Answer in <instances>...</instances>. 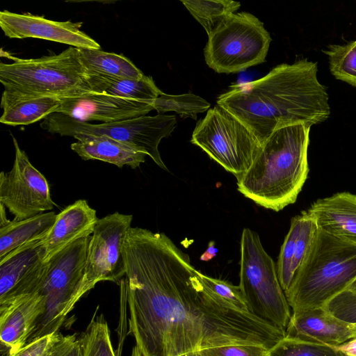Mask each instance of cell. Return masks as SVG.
<instances>
[{
  "label": "cell",
  "mask_w": 356,
  "mask_h": 356,
  "mask_svg": "<svg viewBox=\"0 0 356 356\" xmlns=\"http://www.w3.org/2000/svg\"><path fill=\"white\" fill-rule=\"evenodd\" d=\"M58 335L53 333L35 339L7 356H48Z\"/></svg>",
  "instance_id": "cell-34"
},
{
  "label": "cell",
  "mask_w": 356,
  "mask_h": 356,
  "mask_svg": "<svg viewBox=\"0 0 356 356\" xmlns=\"http://www.w3.org/2000/svg\"><path fill=\"white\" fill-rule=\"evenodd\" d=\"M13 138L15 160L9 172L0 174V203L14 216V220H20L51 210L55 204L47 179Z\"/></svg>",
  "instance_id": "cell-12"
},
{
  "label": "cell",
  "mask_w": 356,
  "mask_h": 356,
  "mask_svg": "<svg viewBox=\"0 0 356 356\" xmlns=\"http://www.w3.org/2000/svg\"><path fill=\"white\" fill-rule=\"evenodd\" d=\"M218 251V248L215 246V242L211 241L208 244L207 249L200 256V259L203 261H209L216 256Z\"/></svg>",
  "instance_id": "cell-37"
},
{
  "label": "cell",
  "mask_w": 356,
  "mask_h": 356,
  "mask_svg": "<svg viewBox=\"0 0 356 356\" xmlns=\"http://www.w3.org/2000/svg\"><path fill=\"white\" fill-rule=\"evenodd\" d=\"M90 74L81 62L79 49L70 47L58 54L38 58H14L0 63L4 92L15 96H49L59 99L95 93Z\"/></svg>",
  "instance_id": "cell-5"
},
{
  "label": "cell",
  "mask_w": 356,
  "mask_h": 356,
  "mask_svg": "<svg viewBox=\"0 0 356 356\" xmlns=\"http://www.w3.org/2000/svg\"><path fill=\"white\" fill-rule=\"evenodd\" d=\"M181 2L208 35L241 6L240 2L231 0H181Z\"/></svg>",
  "instance_id": "cell-26"
},
{
  "label": "cell",
  "mask_w": 356,
  "mask_h": 356,
  "mask_svg": "<svg viewBox=\"0 0 356 356\" xmlns=\"http://www.w3.org/2000/svg\"><path fill=\"white\" fill-rule=\"evenodd\" d=\"M337 318L356 324V291L346 289L323 307Z\"/></svg>",
  "instance_id": "cell-32"
},
{
  "label": "cell",
  "mask_w": 356,
  "mask_h": 356,
  "mask_svg": "<svg viewBox=\"0 0 356 356\" xmlns=\"http://www.w3.org/2000/svg\"><path fill=\"white\" fill-rule=\"evenodd\" d=\"M71 149L83 160H99L122 168L135 169L145 161L146 154L125 144L104 136L77 134Z\"/></svg>",
  "instance_id": "cell-21"
},
{
  "label": "cell",
  "mask_w": 356,
  "mask_h": 356,
  "mask_svg": "<svg viewBox=\"0 0 356 356\" xmlns=\"http://www.w3.org/2000/svg\"><path fill=\"white\" fill-rule=\"evenodd\" d=\"M154 101H139L106 93H92L60 99V104L56 113L83 122L109 123L145 115L154 109Z\"/></svg>",
  "instance_id": "cell-15"
},
{
  "label": "cell",
  "mask_w": 356,
  "mask_h": 356,
  "mask_svg": "<svg viewBox=\"0 0 356 356\" xmlns=\"http://www.w3.org/2000/svg\"><path fill=\"white\" fill-rule=\"evenodd\" d=\"M0 226H3L9 222L10 220L6 218L5 206L3 204L0 203Z\"/></svg>",
  "instance_id": "cell-38"
},
{
  "label": "cell",
  "mask_w": 356,
  "mask_h": 356,
  "mask_svg": "<svg viewBox=\"0 0 356 356\" xmlns=\"http://www.w3.org/2000/svg\"><path fill=\"white\" fill-rule=\"evenodd\" d=\"M317 63L307 58L280 64L253 81L234 84L217 98L261 145L282 127H312L330 115L329 96L317 77Z\"/></svg>",
  "instance_id": "cell-2"
},
{
  "label": "cell",
  "mask_w": 356,
  "mask_h": 356,
  "mask_svg": "<svg viewBox=\"0 0 356 356\" xmlns=\"http://www.w3.org/2000/svg\"><path fill=\"white\" fill-rule=\"evenodd\" d=\"M322 51L328 58L331 74L356 88V40L344 44H330Z\"/></svg>",
  "instance_id": "cell-27"
},
{
  "label": "cell",
  "mask_w": 356,
  "mask_h": 356,
  "mask_svg": "<svg viewBox=\"0 0 356 356\" xmlns=\"http://www.w3.org/2000/svg\"><path fill=\"white\" fill-rule=\"evenodd\" d=\"M90 82L95 93H106L129 99L154 101L162 93L152 78L145 75L139 79H124L90 74Z\"/></svg>",
  "instance_id": "cell-24"
},
{
  "label": "cell",
  "mask_w": 356,
  "mask_h": 356,
  "mask_svg": "<svg viewBox=\"0 0 356 356\" xmlns=\"http://www.w3.org/2000/svg\"><path fill=\"white\" fill-rule=\"evenodd\" d=\"M268 348L258 344H233L199 351L200 356H268Z\"/></svg>",
  "instance_id": "cell-33"
},
{
  "label": "cell",
  "mask_w": 356,
  "mask_h": 356,
  "mask_svg": "<svg viewBox=\"0 0 356 356\" xmlns=\"http://www.w3.org/2000/svg\"><path fill=\"white\" fill-rule=\"evenodd\" d=\"M356 279V245L318 230L293 282L284 292L292 313L322 308Z\"/></svg>",
  "instance_id": "cell-4"
},
{
  "label": "cell",
  "mask_w": 356,
  "mask_h": 356,
  "mask_svg": "<svg viewBox=\"0 0 356 356\" xmlns=\"http://www.w3.org/2000/svg\"><path fill=\"white\" fill-rule=\"evenodd\" d=\"M83 237L70 244L48 261L47 270L38 291L44 300V310L27 343L58 333L67 314L81 298L80 292L90 240Z\"/></svg>",
  "instance_id": "cell-7"
},
{
  "label": "cell",
  "mask_w": 356,
  "mask_h": 356,
  "mask_svg": "<svg viewBox=\"0 0 356 356\" xmlns=\"http://www.w3.org/2000/svg\"><path fill=\"white\" fill-rule=\"evenodd\" d=\"M124 255L129 333L143 356H179L233 344L270 349L285 337L284 330L215 293L165 234L131 227Z\"/></svg>",
  "instance_id": "cell-1"
},
{
  "label": "cell",
  "mask_w": 356,
  "mask_h": 356,
  "mask_svg": "<svg viewBox=\"0 0 356 356\" xmlns=\"http://www.w3.org/2000/svg\"><path fill=\"white\" fill-rule=\"evenodd\" d=\"M306 211L318 230L356 245V194L337 193L317 200Z\"/></svg>",
  "instance_id": "cell-18"
},
{
  "label": "cell",
  "mask_w": 356,
  "mask_h": 356,
  "mask_svg": "<svg viewBox=\"0 0 356 356\" xmlns=\"http://www.w3.org/2000/svg\"><path fill=\"white\" fill-rule=\"evenodd\" d=\"M79 341L80 356H115L109 329L102 316L91 320Z\"/></svg>",
  "instance_id": "cell-28"
},
{
  "label": "cell",
  "mask_w": 356,
  "mask_h": 356,
  "mask_svg": "<svg viewBox=\"0 0 356 356\" xmlns=\"http://www.w3.org/2000/svg\"><path fill=\"white\" fill-rule=\"evenodd\" d=\"M44 310V297L36 292L0 306V342L3 356L24 346Z\"/></svg>",
  "instance_id": "cell-17"
},
{
  "label": "cell",
  "mask_w": 356,
  "mask_h": 356,
  "mask_svg": "<svg viewBox=\"0 0 356 356\" xmlns=\"http://www.w3.org/2000/svg\"><path fill=\"white\" fill-rule=\"evenodd\" d=\"M202 278L207 285L225 301L238 310L249 312L239 286H235L226 281L213 278L204 274H202Z\"/></svg>",
  "instance_id": "cell-31"
},
{
  "label": "cell",
  "mask_w": 356,
  "mask_h": 356,
  "mask_svg": "<svg viewBox=\"0 0 356 356\" xmlns=\"http://www.w3.org/2000/svg\"><path fill=\"white\" fill-rule=\"evenodd\" d=\"M271 38L257 17L247 12L228 16L208 35L204 54L217 73H237L265 62Z\"/></svg>",
  "instance_id": "cell-8"
},
{
  "label": "cell",
  "mask_w": 356,
  "mask_h": 356,
  "mask_svg": "<svg viewBox=\"0 0 356 356\" xmlns=\"http://www.w3.org/2000/svg\"><path fill=\"white\" fill-rule=\"evenodd\" d=\"M268 356H346L334 346L284 337L268 352Z\"/></svg>",
  "instance_id": "cell-30"
},
{
  "label": "cell",
  "mask_w": 356,
  "mask_h": 356,
  "mask_svg": "<svg viewBox=\"0 0 356 356\" xmlns=\"http://www.w3.org/2000/svg\"><path fill=\"white\" fill-rule=\"evenodd\" d=\"M240 283L250 313L285 330L291 307L280 284L276 265L258 234L244 228L241 238Z\"/></svg>",
  "instance_id": "cell-6"
},
{
  "label": "cell",
  "mask_w": 356,
  "mask_h": 356,
  "mask_svg": "<svg viewBox=\"0 0 356 356\" xmlns=\"http://www.w3.org/2000/svg\"><path fill=\"white\" fill-rule=\"evenodd\" d=\"M334 347L343 353L346 356H356V338Z\"/></svg>",
  "instance_id": "cell-36"
},
{
  "label": "cell",
  "mask_w": 356,
  "mask_h": 356,
  "mask_svg": "<svg viewBox=\"0 0 356 356\" xmlns=\"http://www.w3.org/2000/svg\"><path fill=\"white\" fill-rule=\"evenodd\" d=\"M310 129L298 124L273 132L251 167L237 179L238 191L275 211L293 204L308 176Z\"/></svg>",
  "instance_id": "cell-3"
},
{
  "label": "cell",
  "mask_w": 356,
  "mask_h": 356,
  "mask_svg": "<svg viewBox=\"0 0 356 356\" xmlns=\"http://www.w3.org/2000/svg\"><path fill=\"white\" fill-rule=\"evenodd\" d=\"M43 239L25 244L0 259V306L38 292L47 270Z\"/></svg>",
  "instance_id": "cell-13"
},
{
  "label": "cell",
  "mask_w": 356,
  "mask_h": 356,
  "mask_svg": "<svg viewBox=\"0 0 356 356\" xmlns=\"http://www.w3.org/2000/svg\"><path fill=\"white\" fill-rule=\"evenodd\" d=\"M132 218L116 211L97 222L88 245L81 298L99 282H117L125 276L124 245Z\"/></svg>",
  "instance_id": "cell-11"
},
{
  "label": "cell",
  "mask_w": 356,
  "mask_h": 356,
  "mask_svg": "<svg viewBox=\"0 0 356 356\" xmlns=\"http://www.w3.org/2000/svg\"><path fill=\"white\" fill-rule=\"evenodd\" d=\"M191 142L233 174L236 179L252 165L261 143L236 118L216 105L199 120Z\"/></svg>",
  "instance_id": "cell-10"
},
{
  "label": "cell",
  "mask_w": 356,
  "mask_h": 356,
  "mask_svg": "<svg viewBox=\"0 0 356 356\" xmlns=\"http://www.w3.org/2000/svg\"><path fill=\"white\" fill-rule=\"evenodd\" d=\"M80 341L75 334H59L48 356H80Z\"/></svg>",
  "instance_id": "cell-35"
},
{
  "label": "cell",
  "mask_w": 356,
  "mask_h": 356,
  "mask_svg": "<svg viewBox=\"0 0 356 356\" xmlns=\"http://www.w3.org/2000/svg\"><path fill=\"white\" fill-rule=\"evenodd\" d=\"M60 99L49 96H15L3 91L0 122L8 125L30 124L56 113Z\"/></svg>",
  "instance_id": "cell-22"
},
{
  "label": "cell",
  "mask_w": 356,
  "mask_h": 356,
  "mask_svg": "<svg viewBox=\"0 0 356 356\" xmlns=\"http://www.w3.org/2000/svg\"><path fill=\"white\" fill-rule=\"evenodd\" d=\"M154 109L159 114L174 111L182 117L196 119L197 114L209 110L210 104L203 98L191 93L168 95L162 92L154 101Z\"/></svg>",
  "instance_id": "cell-29"
},
{
  "label": "cell",
  "mask_w": 356,
  "mask_h": 356,
  "mask_svg": "<svg viewBox=\"0 0 356 356\" xmlns=\"http://www.w3.org/2000/svg\"><path fill=\"white\" fill-rule=\"evenodd\" d=\"M318 230L315 221L307 211L291 219L276 265L278 278L284 292L290 287L305 261Z\"/></svg>",
  "instance_id": "cell-20"
},
{
  "label": "cell",
  "mask_w": 356,
  "mask_h": 356,
  "mask_svg": "<svg viewBox=\"0 0 356 356\" xmlns=\"http://www.w3.org/2000/svg\"><path fill=\"white\" fill-rule=\"evenodd\" d=\"M353 327H354L355 330V332H356V324H353Z\"/></svg>",
  "instance_id": "cell-41"
},
{
  "label": "cell",
  "mask_w": 356,
  "mask_h": 356,
  "mask_svg": "<svg viewBox=\"0 0 356 356\" xmlns=\"http://www.w3.org/2000/svg\"><path fill=\"white\" fill-rule=\"evenodd\" d=\"M285 337L337 346L356 338V332L352 323L322 307L292 313Z\"/></svg>",
  "instance_id": "cell-16"
},
{
  "label": "cell",
  "mask_w": 356,
  "mask_h": 356,
  "mask_svg": "<svg viewBox=\"0 0 356 356\" xmlns=\"http://www.w3.org/2000/svg\"><path fill=\"white\" fill-rule=\"evenodd\" d=\"M347 289L356 291V279L353 281V282L349 286V287Z\"/></svg>",
  "instance_id": "cell-40"
},
{
  "label": "cell",
  "mask_w": 356,
  "mask_h": 356,
  "mask_svg": "<svg viewBox=\"0 0 356 356\" xmlns=\"http://www.w3.org/2000/svg\"><path fill=\"white\" fill-rule=\"evenodd\" d=\"M82 22H57L41 16L0 12V26L10 38H39L80 49H100V44L80 29Z\"/></svg>",
  "instance_id": "cell-14"
},
{
  "label": "cell",
  "mask_w": 356,
  "mask_h": 356,
  "mask_svg": "<svg viewBox=\"0 0 356 356\" xmlns=\"http://www.w3.org/2000/svg\"><path fill=\"white\" fill-rule=\"evenodd\" d=\"M81 63L90 74L115 78L139 79L145 74L129 58L101 49H80Z\"/></svg>",
  "instance_id": "cell-25"
},
{
  "label": "cell",
  "mask_w": 356,
  "mask_h": 356,
  "mask_svg": "<svg viewBox=\"0 0 356 356\" xmlns=\"http://www.w3.org/2000/svg\"><path fill=\"white\" fill-rule=\"evenodd\" d=\"M56 215L49 211L0 226V259L20 246L45 238Z\"/></svg>",
  "instance_id": "cell-23"
},
{
  "label": "cell",
  "mask_w": 356,
  "mask_h": 356,
  "mask_svg": "<svg viewBox=\"0 0 356 356\" xmlns=\"http://www.w3.org/2000/svg\"><path fill=\"white\" fill-rule=\"evenodd\" d=\"M98 220L96 210L86 200H76L63 209L43 238L45 261L73 242L92 235Z\"/></svg>",
  "instance_id": "cell-19"
},
{
  "label": "cell",
  "mask_w": 356,
  "mask_h": 356,
  "mask_svg": "<svg viewBox=\"0 0 356 356\" xmlns=\"http://www.w3.org/2000/svg\"><path fill=\"white\" fill-rule=\"evenodd\" d=\"M179 356H200L199 351L189 352Z\"/></svg>",
  "instance_id": "cell-39"
},
{
  "label": "cell",
  "mask_w": 356,
  "mask_h": 356,
  "mask_svg": "<svg viewBox=\"0 0 356 356\" xmlns=\"http://www.w3.org/2000/svg\"><path fill=\"white\" fill-rule=\"evenodd\" d=\"M173 115H143L121 121L93 124L80 121L59 113L49 115L40 123L44 130L60 136L77 134L104 136L125 144L149 156L160 168L168 170L158 147L176 126Z\"/></svg>",
  "instance_id": "cell-9"
}]
</instances>
